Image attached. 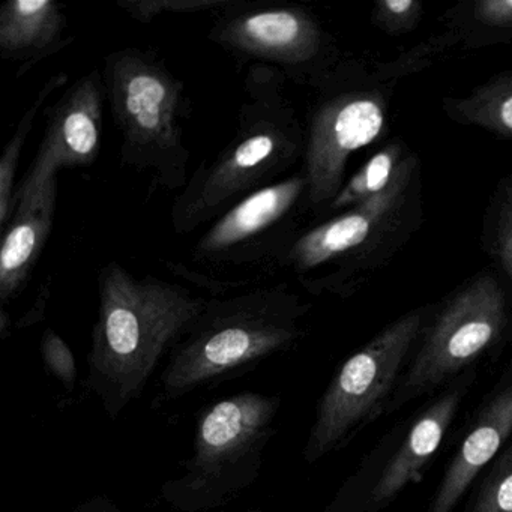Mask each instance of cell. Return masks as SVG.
<instances>
[{"label": "cell", "mask_w": 512, "mask_h": 512, "mask_svg": "<svg viewBox=\"0 0 512 512\" xmlns=\"http://www.w3.org/2000/svg\"><path fill=\"white\" fill-rule=\"evenodd\" d=\"M463 394L464 388L458 386L437 398L418 416L371 490L370 506L373 511L388 505L407 485L421 478L422 470L436 454L446 430L455 418Z\"/></svg>", "instance_id": "15"}, {"label": "cell", "mask_w": 512, "mask_h": 512, "mask_svg": "<svg viewBox=\"0 0 512 512\" xmlns=\"http://www.w3.org/2000/svg\"><path fill=\"white\" fill-rule=\"evenodd\" d=\"M304 173L290 176L250 194L221 215L199 239L194 259L208 265H244L277 253V260L295 238L289 236L290 220L305 203Z\"/></svg>", "instance_id": "8"}, {"label": "cell", "mask_w": 512, "mask_h": 512, "mask_svg": "<svg viewBox=\"0 0 512 512\" xmlns=\"http://www.w3.org/2000/svg\"><path fill=\"white\" fill-rule=\"evenodd\" d=\"M475 16L493 28H512V0H484L475 7Z\"/></svg>", "instance_id": "24"}, {"label": "cell", "mask_w": 512, "mask_h": 512, "mask_svg": "<svg viewBox=\"0 0 512 512\" xmlns=\"http://www.w3.org/2000/svg\"><path fill=\"white\" fill-rule=\"evenodd\" d=\"M67 17L53 0H11L0 10V53L7 61L20 62L25 73L41 59L59 52Z\"/></svg>", "instance_id": "16"}, {"label": "cell", "mask_w": 512, "mask_h": 512, "mask_svg": "<svg viewBox=\"0 0 512 512\" xmlns=\"http://www.w3.org/2000/svg\"><path fill=\"white\" fill-rule=\"evenodd\" d=\"M58 200V178L14 206L0 248V301H13L31 277L52 233Z\"/></svg>", "instance_id": "13"}, {"label": "cell", "mask_w": 512, "mask_h": 512, "mask_svg": "<svg viewBox=\"0 0 512 512\" xmlns=\"http://www.w3.org/2000/svg\"><path fill=\"white\" fill-rule=\"evenodd\" d=\"M236 4L215 23L209 38L245 59L277 65L298 77L319 58L323 32L307 11L295 7L251 8Z\"/></svg>", "instance_id": "10"}, {"label": "cell", "mask_w": 512, "mask_h": 512, "mask_svg": "<svg viewBox=\"0 0 512 512\" xmlns=\"http://www.w3.org/2000/svg\"><path fill=\"white\" fill-rule=\"evenodd\" d=\"M419 17L421 5L415 0H382L374 8L377 26L391 34H401L415 28Z\"/></svg>", "instance_id": "23"}, {"label": "cell", "mask_w": 512, "mask_h": 512, "mask_svg": "<svg viewBox=\"0 0 512 512\" xmlns=\"http://www.w3.org/2000/svg\"><path fill=\"white\" fill-rule=\"evenodd\" d=\"M44 364L50 373L58 377L67 389H74L77 380V367L73 353L65 341L52 329H47L41 341Z\"/></svg>", "instance_id": "22"}, {"label": "cell", "mask_w": 512, "mask_h": 512, "mask_svg": "<svg viewBox=\"0 0 512 512\" xmlns=\"http://www.w3.org/2000/svg\"><path fill=\"white\" fill-rule=\"evenodd\" d=\"M104 86L122 136V161L169 190L187 187L184 85L151 52L125 49L107 56Z\"/></svg>", "instance_id": "4"}, {"label": "cell", "mask_w": 512, "mask_h": 512, "mask_svg": "<svg viewBox=\"0 0 512 512\" xmlns=\"http://www.w3.org/2000/svg\"><path fill=\"white\" fill-rule=\"evenodd\" d=\"M413 158L401 161L391 184L382 193L367 202L355 206L346 214L332 218L295 238L277 260L301 277L322 266L331 265L341 257L356 250L379 229L386 218L397 209L406 193L407 182L412 172Z\"/></svg>", "instance_id": "12"}, {"label": "cell", "mask_w": 512, "mask_h": 512, "mask_svg": "<svg viewBox=\"0 0 512 512\" xmlns=\"http://www.w3.org/2000/svg\"><path fill=\"white\" fill-rule=\"evenodd\" d=\"M461 121L512 139V76L496 77L458 101Z\"/></svg>", "instance_id": "17"}, {"label": "cell", "mask_w": 512, "mask_h": 512, "mask_svg": "<svg viewBox=\"0 0 512 512\" xmlns=\"http://www.w3.org/2000/svg\"><path fill=\"white\" fill-rule=\"evenodd\" d=\"M283 80V73L272 68L250 71L235 136L214 161L197 170L173 205L176 232L220 218L245 197L275 184L305 154L307 137L284 100Z\"/></svg>", "instance_id": "2"}, {"label": "cell", "mask_w": 512, "mask_h": 512, "mask_svg": "<svg viewBox=\"0 0 512 512\" xmlns=\"http://www.w3.org/2000/svg\"><path fill=\"white\" fill-rule=\"evenodd\" d=\"M385 125L379 95L349 92L323 101L311 116L305 142V205L331 203L343 188L350 155L373 143Z\"/></svg>", "instance_id": "9"}, {"label": "cell", "mask_w": 512, "mask_h": 512, "mask_svg": "<svg viewBox=\"0 0 512 512\" xmlns=\"http://www.w3.org/2000/svg\"><path fill=\"white\" fill-rule=\"evenodd\" d=\"M280 398L244 392L206 410L194 439L187 475L173 482L172 499L185 508L220 505L256 478L262 455L274 434Z\"/></svg>", "instance_id": "5"}, {"label": "cell", "mask_w": 512, "mask_h": 512, "mask_svg": "<svg viewBox=\"0 0 512 512\" xmlns=\"http://www.w3.org/2000/svg\"><path fill=\"white\" fill-rule=\"evenodd\" d=\"M505 296L493 275L464 287L437 317L389 401L398 409L472 364L502 334Z\"/></svg>", "instance_id": "7"}, {"label": "cell", "mask_w": 512, "mask_h": 512, "mask_svg": "<svg viewBox=\"0 0 512 512\" xmlns=\"http://www.w3.org/2000/svg\"><path fill=\"white\" fill-rule=\"evenodd\" d=\"M401 148L391 145L374 155L361 172L356 173L331 202L332 209L355 208L389 187L398 167Z\"/></svg>", "instance_id": "19"}, {"label": "cell", "mask_w": 512, "mask_h": 512, "mask_svg": "<svg viewBox=\"0 0 512 512\" xmlns=\"http://www.w3.org/2000/svg\"><path fill=\"white\" fill-rule=\"evenodd\" d=\"M470 512H512V445L494 464Z\"/></svg>", "instance_id": "20"}, {"label": "cell", "mask_w": 512, "mask_h": 512, "mask_svg": "<svg viewBox=\"0 0 512 512\" xmlns=\"http://www.w3.org/2000/svg\"><path fill=\"white\" fill-rule=\"evenodd\" d=\"M305 311L301 299L284 284L209 299L170 353L161 374L163 394L182 397L289 349L302 335Z\"/></svg>", "instance_id": "3"}, {"label": "cell", "mask_w": 512, "mask_h": 512, "mask_svg": "<svg viewBox=\"0 0 512 512\" xmlns=\"http://www.w3.org/2000/svg\"><path fill=\"white\" fill-rule=\"evenodd\" d=\"M512 433V382L500 389L476 419L434 494L428 512H452L473 479L496 457Z\"/></svg>", "instance_id": "14"}, {"label": "cell", "mask_w": 512, "mask_h": 512, "mask_svg": "<svg viewBox=\"0 0 512 512\" xmlns=\"http://www.w3.org/2000/svg\"><path fill=\"white\" fill-rule=\"evenodd\" d=\"M98 292L88 386L115 418L142 394L161 358L184 337L209 299L160 278H137L118 263L101 268Z\"/></svg>", "instance_id": "1"}, {"label": "cell", "mask_w": 512, "mask_h": 512, "mask_svg": "<svg viewBox=\"0 0 512 512\" xmlns=\"http://www.w3.org/2000/svg\"><path fill=\"white\" fill-rule=\"evenodd\" d=\"M238 2L232 0H121L124 8L133 19L140 23L151 22L164 13H191L203 10H230Z\"/></svg>", "instance_id": "21"}, {"label": "cell", "mask_w": 512, "mask_h": 512, "mask_svg": "<svg viewBox=\"0 0 512 512\" xmlns=\"http://www.w3.org/2000/svg\"><path fill=\"white\" fill-rule=\"evenodd\" d=\"M67 80L68 77L65 76V74H61V76L52 77V79L46 83V86H44L40 94H38L34 106L23 116L16 133H14L13 139L10 140L7 148H5L4 154H2V160H0V227H2V229L7 226L11 218V212H13L14 191H16L14 179H16L20 155H22L23 146H25L29 131H31L32 124H34L35 116L38 115L44 103L49 100L50 95H52L56 89L61 88Z\"/></svg>", "instance_id": "18"}, {"label": "cell", "mask_w": 512, "mask_h": 512, "mask_svg": "<svg viewBox=\"0 0 512 512\" xmlns=\"http://www.w3.org/2000/svg\"><path fill=\"white\" fill-rule=\"evenodd\" d=\"M421 326L422 311H412L344 362L317 407L304 449L308 463L340 448L359 428L388 409Z\"/></svg>", "instance_id": "6"}, {"label": "cell", "mask_w": 512, "mask_h": 512, "mask_svg": "<svg viewBox=\"0 0 512 512\" xmlns=\"http://www.w3.org/2000/svg\"><path fill=\"white\" fill-rule=\"evenodd\" d=\"M104 94V77L92 71L50 107L43 142L14 191L13 209L17 202L58 178L62 169L95 163L100 154Z\"/></svg>", "instance_id": "11"}, {"label": "cell", "mask_w": 512, "mask_h": 512, "mask_svg": "<svg viewBox=\"0 0 512 512\" xmlns=\"http://www.w3.org/2000/svg\"><path fill=\"white\" fill-rule=\"evenodd\" d=\"M499 256L506 274L512 280V191L503 208L499 233Z\"/></svg>", "instance_id": "25"}]
</instances>
